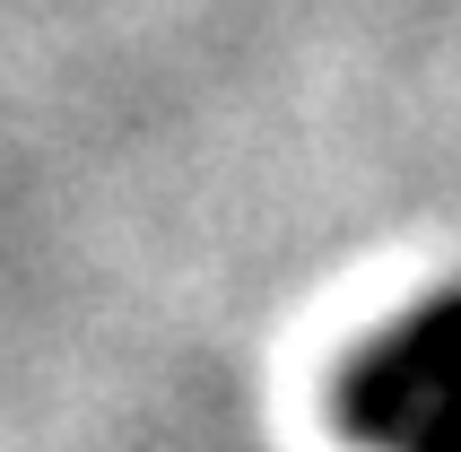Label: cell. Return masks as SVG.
<instances>
[{"mask_svg": "<svg viewBox=\"0 0 461 452\" xmlns=\"http://www.w3.org/2000/svg\"><path fill=\"white\" fill-rule=\"evenodd\" d=\"M461 392V287L410 304L392 330L339 357L331 375V427L366 452H410L418 427Z\"/></svg>", "mask_w": 461, "mask_h": 452, "instance_id": "cell-1", "label": "cell"}, {"mask_svg": "<svg viewBox=\"0 0 461 452\" xmlns=\"http://www.w3.org/2000/svg\"><path fill=\"white\" fill-rule=\"evenodd\" d=\"M410 452H461V392L436 409V418H427V427H418V444H410Z\"/></svg>", "mask_w": 461, "mask_h": 452, "instance_id": "cell-2", "label": "cell"}]
</instances>
